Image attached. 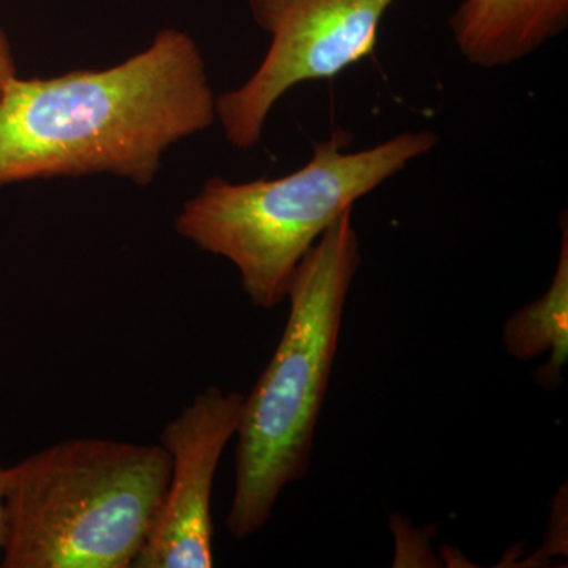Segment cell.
<instances>
[{"mask_svg": "<svg viewBox=\"0 0 568 568\" xmlns=\"http://www.w3.org/2000/svg\"><path fill=\"white\" fill-rule=\"evenodd\" d=\"M244 398L209 386L164 425L160 444L170 455V481L133 568L213 567V481L237 433Z\"/></svg>", "mask_w": 568, "mask_h": 568, "instance_id": "8992f818", "label": "cell"}, {"mask_svg": "<svg viewBox=\"0 0 568 568\" xmlns=\"http://www.w3.org/2000/svg\"><path fill=\"white\" fill-rule=\"evenodd\" d=\"M452 36L470 65L497 69L528 58L568 26V0H463Z\"/></svg>", "mask_w": 568, "mask_h": 568, "instance_id": "52a82bcc", "label": "cell"}, {"mask_svg": "<svg viewBox=\"0 0 568 568\" xmlns=\"http://www.w3.org/2000/svg\"><path fill=\"white\" fill-rule=\"evenodd\" d=\"M338 129L313 145L312 159L278 179L230 182L211 178L183 204L175 231L237 268L250 304L275 310L298 264L354 204L436 148L429 130L396 134L364 151H347Z\"/></svg>", "mask_w": 568, "mask_h": 568, "instance_id": "3957f363", "label": "cell"}, {"mask_svg": "<svg viewBox=\"0 0 568 568\" xmlns=\"http://www.w3.org/2000/svg\"><path fill=\"white\" fill-rule=\"evenodd\" d=\"M395 0H248L271 44L256 71L234 91L216 97V119L227 142L256 148L265 121L295 85L325 81L369 58L381 21Z\"/></svg>", "mask_w": 568, "mask_h": 568, "instance_id": "5b68a950", "label": "cell"}, {"mask_svg": "<svg viewBox=\"0 0 568 568\" xmlns=\"http://www.w3.org/2000/svg\"><path fill=\"white\" fill-rule=\"evenodd\" d=\"M162 444L71 437L7 467L3 568H133L170 481Z\"/></svg>", "mask_w": 568, "mask_h": 568, "instance_id": "277c9868", "label": "cell"}, {"mask_svg": "<svg viewBox=\"0 0 568 568\" xmlns=\"http://www.w3.org/2000/svg\"><path fill=\"white\" fill-rule=\"evenodd\" d=\"M14 77H17V65H14L13 52H11L9 39L0 28V95Z\"/></svg>", "mask_w": 568, "mask_h": 568, "instance_id": "9c48e42d", "label": "cell"}, {"mask_svg": "<svg viewBox=\"0 0 568 568\" xmlns=\"http://www.w3.org/2000/svg\"><path fill=\"white\" fill-rule=\"evenodd\" d=\"M504 346L519 362L536 361L549 354L548 364L536 375L538 386L556 390L562 384L568 362V223L560 215L558 265L551 284L540 297L517 310L504 325Z\"/></svg>", "mask_w": 568, "mask_h": 568, "instance_id": "ba28073f", "label": "cell"}, {"mask_svg": "<svg viewBox=\"0 0 568 568\" xmlns=\"http://www.w3.org/2000/svg\"><path fill=\"white\" fill-rule=\"evenodd\" d=\"M215 100L200 48L178 29L111 69L14 77L0 95V189L89 174L151 185L171 145L211 129Z\"/></svg>", "mask_w": 568, "mask_h": 568, "instance_id": "6da1fadb", "label": "cell"}, {"mask_svg": "<svg viewBox=\"0 0 568 568\" xmlns=\"http://www.w3.org/2000/svg\"><path fill=\"white\" fill-rule=\"evenodd\" d=\"M361 264V242L353 211H347L295 271L282 338L244 398L235 433V484L226 529L237 540L264 529L284 488L308 476L347 295Z\"/></svg>", "mask_w": 568, "mask_h": 568, "instance_id": "7a4b0ae2", "label": "cell"}, {"mask_svg": "<svg viewBox=\"0 0 568 568\" xmlns=\"http://www.w3.org/2000/svg\"><path fill=\"white\" fill-rule=\"evenodd\" d=\"M6 473H7V467L0 465V549H2L3 497H6Z\"/></svg>", "mask_w": 568, "mask_h": 568, "instance_id": "30bf717a", "label": "cell"}]
</instances>
